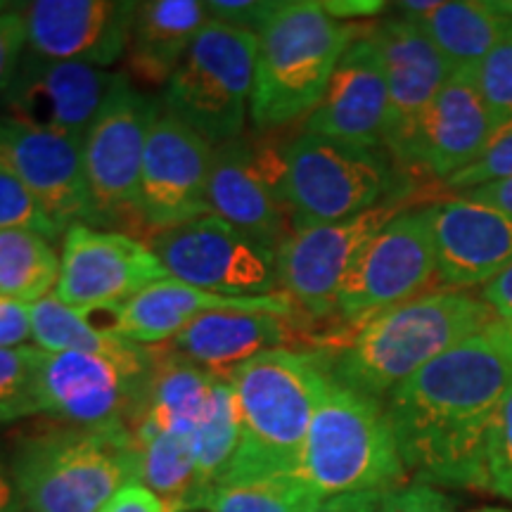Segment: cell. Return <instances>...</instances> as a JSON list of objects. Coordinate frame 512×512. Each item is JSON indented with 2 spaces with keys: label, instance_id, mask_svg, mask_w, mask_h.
I'll return each instance as SVG.
<instances>
[{
  "label": "cell",
  "instance_id": "6da1fadb",
  "mask_svg": "<svg viewBox=\"0 0 512 512\" xmlns=\"http://www.w3.org/2000/svg\"><path fill=\"white\" fill-rule=\"evenodd\" d=\"M512 389L496 323L434 358L382 401L413 482L489 491L486 441Z\"/></svg>",
  "mask_w": 512,
  "mask_h": 512
},
{
  "label": "cell",
  "instance_id": "7a4b0ae2",
  "mask_svg": "<svg viewBox=\"0 0 512 512\" xmlns=\"http://www.w3.org/2000/svg\"><path fill=\"white\" fill-rule=\"evenodd\" d=\"M496 320L479 294L437 287L349 332L328 373L344 387L384 401L427 363Z\"/></svg>",
  "mask_w": 512,
  "mask_h": 512
},
{
  "label": "cell",
  "instance_id": "3957f363",
  "mask_svg": "<svg viewBox=\"0 0 512 512\" xmlns=\"http://www.w3.org/2000/svg\"><path fill=\"white\" fill-rule=\"evenodd\" d=\"M330 380L318 354L278 349L230 375L240 408V444L219 486L297 475L313 411Z\"/></svg>",
  "mask_w": 512,
  "mask_h": 512
},
{
  "label": "cell",
  "instance_id": "277c9868",
  "mask_svg": "<svg viewBox=\"0 0 512 512\" xmlns=\"http://www.w3.org/2000/svg\"><path fill=\"white\" fill-rule=\"evenodd\" d=\"M356 38L354 27L330 17L323 3H280L256 46L249 105V121L256 131H275L309 117Z\"/></svg>",
  "mask_w": 512,
  "mask_h": 512
},
{
  "label": "cell",
  "instance_id": "5b68a950",
  "mask_svg": "<svg viewBox=\"0 0 512 512\" xmlns=\"http://www.w3.org/2000/svg\"><path fill=\"white\" fill-rule=\"evenodd\" d=\"M19 501L29 512H100L138 482L131 430L62 425L19 441L10 465Z\"/></svg>",
  "mask_w": 512,
  "mask_h": 512
},
{
  "label": "cell",
  "instance_id": "8992f818",
  "mask_svg": "<svg viewBox=\"0 0 512 512\" xmlns=\"http://www.w3.org/2000/svg\"><path fill=\"white\" fill-rule=\"evenodd\" d=\"M297 475L323 498L389 494L411 484L382 401L332 377L313 411Z\"/></svg>",
  "mask_w": 512,
  "mask_h": 512
},
{
  "label": "cell",
  "instance_id": "52a82bcc",
  "mask_svg": "<svg viewBox=\"0 0 512 512\" xmlns=\"http://www.w3.org/2000/svg\"><path fill=\"white\" fill-rule=\"evenodd\" d=\"M403 195L399 169L384 150L302 133L285 145L283 200L292 233L354 219Z\"/></svg>",
  "mask_w": 512,
  "mask_h": 512
},
{
  "label": "cell",
  "instance_id": "ba28073f",
  "mask_svg": "<svg viewBox=\"0 0 512 512\" xmlns=\"http://www.w3.org/2000/svg\"><path fill=\"white\" fill-rule=\"evenodd\" d=\"M155 363V349L128 339L110 351H46L38 377L41 413L81 430H131Z\"/></svg>",
  "mask_w": 512,
  "mask_h": 512
},
{
  "label": "cell",
  "instance_id": "9c48e42d",
  "mask_svg": "<svg viewBox=\"0 0 512 512\" xmlns=\"http://www.w3.org/2000/svg\"><path fill=\"white\" fill-rule=\"evenodd\" d=\"M259 36L209 19L164 86L162 110L219 147L242 136Z\"/></svg>",
  "mask_w": 512,
  "mask_h": 512
},
{
  "label": "cell",
  "instance_id": "30bf717a",
  "mask_svg": "<svg viewBox=\"0 0 512 512\" xmlns=\"http://www.w3.org/2000/svg\"><path fill=\"white\" fill-rule=\"evenodd\" d=\"M437 245L430 204L406 209L351 264L337 297V318L351 330L380 313L437 290Z\"/></svg>",
  "mask_w": 512,
  "mask_h": 512
},
{
  "label": "cell",
  "instance_id": "8fae6325",
  "mask_svg": "<svg viewBox=\"0 0 512 512\" xmlns=\"http://www.w3.org/2000/svg\"><path fill=\"white\" fill-rule=\"evenodd\" d=\"M157 112L159 105H155V100L133 88L131 81L121 74L81 140L93 223L119 226L124 219L143 223L138 214L140 169L147 133Z\"/></svg>",
  "mask_w": 512,
  "mask_h": 512
},
{
  "label": "cell",
  "instance_id": "7c38bea8",
  "mask_svg": "<svg viewBox=\"0 0 512 512\" xmlns=\"http://www.w3.org/2000/svg\"><path fill=\"white\" fill-rule=\"evenodd\" d=\"M152 252L169 278L228 297L283 294L278 283V254L247 238L219 216L183 223L150 235Z\"/></svg>",
  "mask_w": 512,
  "mask_h": 512
},
{
  "label": "cell",
  "instance_id": "4fadbf2b",
  "mask_svg": "<svg viewBox=\"0 0 512 512\" xmlns=\"http://www.w3.org/2000/svg\"><path fill=\"white\" fill-rule=\"evenodd\" d=\"M406 209L408 197L396 195L354 219L290 233L278 249V283L299 316L337 318L339 290L358 252Z\"/></svg>",
  "mask_w": 512,
  "mask_h": 512
},
{
  "label": "cell",
  "instance_id": "5bb4252c",
  "mask_svg": "<svg viewBox=\"0 0 512 512\" xmlns=\"http://www.w3.org/2000/svg\"><path fill=\"white\" fill-rule=\"evenodd\" d=\"M169 278L150 245L121 233L86 223L62 235L60 278L55 297L79 311L119 306L145 287Z\"/></svg>",
  "mask_w": 512,
  "mask_h": 512
},
{
  "label": "cell",
  "instance_id": "9a60e30c",
  "mask_svg": "<svg viewBox=\"0 0 512 512\" xmlns=\"http://www.w3.org/2000/svg\"><path fill=\"white\" fill-rule=\"evenodd\" d=\"M214 145L162 110L147 133L140 169L138 214L147 233L209 216Z\"/></svg>",
  "mask_w": 512,
  "mask_h": 512
},
{
  "label": "cell",
  "instance_id": "2e32d148",
  "mask_svg": "<svg viewBox=\"0 0 512 512\" xmlns=\"http://www.w3.org/2000/svg\"><path fill=\"white\" fill-rule=\"evenodd\" d=\"M370 38L380 48L387 76L384 152L392 157L396 169L411 171L422 119L453 72L432 38L411 17L387 19L373 29Z\"/></svg>",
  "mask_w": 512,
  "mask_h": 512
},
{
  "label": "cell",
  "instance_id": "e0dca14e",
  "mask_svg": "<svg viewBox=\"0 0 512 512\" xmlns=\"http://www.w3.org/2000/svg\"><path fill=\"white\" fill-rule=\"evenodd\" d=\"M121 74L24 55L3 107L8 119L83 140Z\"/></svg>",
  "mask_w": 512,
  "mask_h": 512
},
{
  "label": "cell",
  "instance_id": "ac0fdd59",
  "mask_svg": "<svg viewBox=\"0 0 512 512\" xmlns=\"http://www.w3.org/2000/svg\"><path fill=\"white\" fill-rule=\"evenodd\" d=\"M0 169L36 197L62 235L93 223L79 140L0 117Z\"/></svg>",
  "mask_w": 512,
  "mask_h": 512
},
{
  "label": "cell",
  "instance_id": "d6986e66",
  "mask_svg": "<svg viewBox=\"0 0 512 512\" xmlns=\"http://www.w3.org/2000/svg\"><path fill=\"white\" fill-rule=\"evenodd\" d=\"M138 3L124 0H34L22 5L31 55L110 67L126 53Z\"/></svg>",
  "mask_w": 512,
  "mask_h": 512
},
{
  "label": "cell",
  "instance_id": "ffe728a7",
  "mask_svg": "<svg viewBox=\"0 0 512 512\" xmlns=\"http://www.w3.org/2000/svg\"><path fill=\"white\" fill-rule=\"evenodd\" d=\"M437 278L446 290L484 287L512 266V216L453 195L430 204Z\"/></svg>",
  "mask_w": 512,
  "mask_h": 512
},
{
  "label": "cell",
  "instance_id": "44dd1931",
  "mask_svg": "<svg viewBox=\"0 0 512 512\" xmlns=\"http://www.w3.org/2000/svg\"><path fill=\"white\" fill-rule=\"evenodd\" d=\"M387 107V76L380 48L370 36H358L332 72L318 107L306 117L304 131L384 150Z\"/></svg>",
  "mask_w": 512,
  "mask_h": 512
},
{
  "label": "cell",
  "instance_id": "7402d4cb",
  "mask_svg": "<svg viewBox=\"0 0 512 512\" xmlns=\"http://www.w3.org/2000/svg\"><path fill=\"white\" fill-rule=\"evenodd\" d=\"M501 131L479 95L475 74L453 72L422 119L411 174L446 183L484 155Z\"/></svg>",
  "mask_w": 512,
  "mask_h": 512
},
{
  "label": "cell",
  "instance_id": "603a6c76",
  "mask_svg": "<svg viewBox=\"0 0 512 512\" xmlns=\"http://www.w3.org/2000/svg\"><path fill=\"white\" fill-rule=\"evenodd\" d=\"M268 311L278 316L299 318V311L285 294L268 297H228L200 290L174 278L145 287L136 297L119 306H110V330L128 342L152 347L159 342H171L176 335L211 311Z\"/></svg>",
  "mask_w": 512,
  "mask_h": 512
},
{
  "label": "cell",
  "instance_id": "cb8c5ba5",
  "mask_svg": "<svg viewBox=\"0 0 512 512\" xmlns=\"http://www.w3.org/2000/svg\"><path fill=\"white\" fill-rule=\"evenodd\" d=\"M209 214L219 216L278 254L290 238V216L256 164L252 140L235 138L214 147L209 178Z\"/></svg>",
  "mask_w": 512,
  "mask_h": 512
},
{
  "label": "cell",
  "instance_id": "d4e9b609",
  "mask_svg": "<svg viewBox=\"0 0 512 512\" xmlns=\"http://www.w3.org/2000/svg\"><path fill=\"white\" fill-rule=\"evenodd\" d=\"M299 339L297 318L268 311H211L166 342L188 361L214 377H230L266 351L292 349Z\"/></svg>",
  "mask_w": 512,
  "mask_h": 512
},
{
  "label": "cell",
  "instance_id": "484cf974",
  "mask_svg": "<svg viewBox=\"0 0 512 512\" xmlns=\"http://www.w3.org/2000/svg\"><path fill=\"white\" fill-rule=\"evenodd\" d=\"M209 19L200 0L138 3L126 46L128 72L147 86H166Z\"/></svg>",
  "mask_w": 512,
  "mask_h": 512
},
{
  "label": "cell",
  "instance_id": "4316f807",
  "mask_svg": "<svg viewBox=\"0 0 512 512\" xmlns=\"http://www.w3.org/2000/svg\"><path fill=\"white\" fill-rule=\"evenodd\" d=\"M399 15L418 22L432 43L444 55L451 72L475 74L484 57L496 48V43L510 29L512 19L498 15L489 3L470 0H406L396 5Z\"/></svg>",
  "mask_w": 512,
  "mask_h": 512
},
{
  "label": "cell",
  "instance_id": "83f0119b",
  "mask_svg": "<svg viewBox=\"0 0 512 512\" xmlns=\"http://www.w3.org/2000/svg\"><path fill=\"white\" fill-rule=\"evenodd\" d=\"M155 354L157 363L145 406L136 425L131 427L133 439L140 441L159 432L190 439L197 422L207 411L216 377L171 349H155Z\"/></svg>",
  "mask_w": 512,
  "mask_h": 512
},
{
  "label": "cell",
  "instance_id": "f1b7e54d",
  "mask_svg": "<svg viewBox=\"0 0 512 512\" xmlns=\"http://www.w3.org/2000/svg\"><path fill=\"white\" fill-rule=\"evenodd\" d=\"M138 484L155 494L166 512H192L207 505L188 437L152 434L136 441Z\"/></svg>",
  "mask_w": 512,
  "mask_h": 512
},
{
  "label": "cell",
  "instance_id": "f546056e",
  "mask_svg": "<svg viewBox=\"0 0 512 512\" xmlns=\"http://www.w3.org/2000/svg\"><path fill=\"white\" fill-rule=\"evenodd\" d=\"M240 444V408L230 377H216L211 389L207 411L197 422L195 432L190 434L192 456H195L197 479L207 496L219 489L221 479L226 477L235 451ZM207 508V505H204Z\"/></svg>",
  "mask_w": 512,
  "mask_h": 512
},
{
  "label": "cell",
  "instance_id": "4dcf8cb0",
  "mask_svg": "<svg viewBox=\"0 0 512 512\" xmlns=\"http://www.w3.org/2000/svg\"><path fill=\"white\" fill-rule=\"evenodd\" d=\"M60 256L43 235L0 230V297L34 304L55 292Z\"/></svg>",
  "mask_w": 512,
  "mask_h": 512
},
{
  "label": "cell",
  "instance_id": "1f68e13d",
  "mask_svg": "<svg viewBox=\"0 0 512 512\" xmlns=\"http://www.w3.org/2000/svg\"><path fill=\"white\" fill-rule=\"evenodd\" d=\"M31 339L48 354L64 351H110L126 339L114 335L93 311H79L62 304L55 294L31 304Z\"/></svg>",
  "mask_w": 512,
  "mask_h": 512
},
{
  "label": "cell",
  "instance_id": "d6a6232c",
  "mask_svg": "<svg viewBox=\"0 0 512 512\" xmlns=\"http://www.w3.org/2000/svg\"><path fill=\"white\" fill-rule=\"evenodd\" d=\"M323 496L299 475L219 486L204 512H309Z\"/></svg>",
  "mask_w": 512,
  "mask_h": 512
},
{
  "label": "cell",
  "instance_id": "836d02e7",
  "mask_svg": "<svg viewBox=\"0 0 512 512\" xmlns=\"http://www.w3.org/2000/svg\"><path fill=\"white\" fill-rule=\"evenodd\" d=\"M46 351L36 344L0 349V425L31 418L41 413L38 377Z\"/></svg>",
  "mask_w": 512,
  "mask_h": 512
},
{
  "label": "cell",
  "instance_id": "e575fe53",
  "mask_svg": "<svg viewBox=\"0 0 512 512\" xmlns=\"http://www.w3.org/2000/svg\"><path fill=\"white\" fill-rule=\"evenodd\" d=\"M475 81L486 107L494 114L498 126H512V24L496 48L484 57L475 72Z\"/></svg>",
  "mask_w": 512,
  "mask_h": 512
},
{
  "label": "cell",
  "instance_id": "d590c367",
  "mask_svg": "<svg viewBox=\"0 0 512 512\" xmlns=\"http://www.w3.org/2000/svg\"><path fill=\"white\" fill-rule=\"evenodd\" d=\"M0 230H29L46 240L62 238L36 197L3 169H0Z\"/></svg>",
  "mask_w": 512,
  "mask_h": 512
},
{
  "label": "cell",
  "instance_id": "8d00e7d4",
  "mask_svg": "<svg viewBox=\"0 0 512 512\" xmlns=\"http://www.w3.org/2000/svg\"><path fill=\"white\" fill-rule=\"evenodd\" d=\"M486 484L489 494L512 503V389L505 394L486 441Z\"/></svg>",
  "mask_w": 512,
  "mask_h": 512
},
{
  "label": "cell",
  "instance_id": "74e56055",
  "mask_svg": "<svg viewBox=\"0 0 512 512\" xmlns=\"http://www.w3.org/2000/svg\"><path fill=\"white\" fill-rule=\"evenodd\" d=\"M501 181H512V126L501 128L496 133V138L491 140V145L486 147L484 155L475 164H470L465 171H460L441 185L453 195H460V192Z\"/></svg>",
  "mask_w": 512,
  "mask_h": 512
},
{
  "label": "cell",
  "instance_id": "f35d334b",
  "mask_svg": "<svg viewBox=\"0 0 512 512\" xmlns=\"http://www.w3.org/2000/svg\"><path fill=\"white\" fill-rule=\"evenodd\" d=\"M27 48V24L22 12L10 8L0 12V95L8 93Z\"/></svg>",
  "mask_w": 512,
  "mask_h": 512
},
{
  "label": "cell",
  "instance_id": "ab89813d",
  "mask_svg": "<svg viewBox=\"0 0 512 512\" xmlns=\"http://www.w3.org/2000/svg\"><path fill=\"white\" fill-rule=\"evenodd\" d=\"M280 0H240V3H230V0H211L207 3L209 17L216 22L230 24L259 36L271 17L278 12Z\"/></svg>",
  "mask_w": 512,
  "mask_h": 512
},
{
  "label": "cell",
  "instance_id": "60d3db41",
  "mask_svg": "<svg viewBox=\"0 0 512 512\" xmlns=\"http://www.w3.org/2000/svg\"><path fill=\"white\" fill-rule=\"evenodd\" d=\"M377 512H456V501L437 486L411 482L384 494Z\"/></svg>",
  "mask_w": 512,
  "mask_h": 512
},
{
  "label": "cell",
  "instance_id": "b9f144b4",
  "mask_svg": "<svg viewBox=\"0 0 512 512\" xmlns=\"http://www.w3.org/2000/svg\"><path fill=\"white\" fill-rule=\"evenodd\" d=\"M31 339V304L0 297V349L24 347Z\"/></svg>",
  "mask_w": 512,
  "mask_h": 512
},
{
  "label": "cell",
  "instance_id": "7bdbcfd3",
  "mask_svg": "<svg viewBox=\"0 0 512 512\" xmlns=\"http://www.w3.org/2000/svg\"><path fill=\"white\" fill-rule=\"evenodd\" d=\"M100 512H166L162 501L143 484H128Z\"/></svg>",
  "mask_w": 512,
  "mask_h": 512
},
{
  "label": "cell",
  "instance_id": "ee69618b",
  "mask_svg": "<svg viewBox=\"0 0 512 512\" xmlns=\"http://www.w3.org/2000/svg\"><path fill=\"white\" fill-rule=\"evenodd\" d=\"M479 297L491 306V311L496 313L501 323L512 325V266L491 280V283H486Z\"/></svg>",
  "mask_w": 512,
  "mask_h": 512
},
{
  "label": "cell",
  "instance_id": "f6af8a7d",
  "mask_svg": "<svg viewBox=\"0 0 512 512\" xmlns=\"http://www.w3.org/2000/svg\"><path fill=\"white\" fill-rule=\"evenodd\" d=\"M384 494L366 491V494H342L323 498L316 508L309 512H377L382 505Z\"/></svg>",
  "mask_w": 512,
  "mask_h": 512
},
{
  "label": "cell",
  "instance_id": "bcb514c9",
  "mask_svg": "<svg viewBox=\"0 0 512 512\" xmlns=\"http://www.w3.org/2000/svg\"><path fill=\"white\" fill-rule=\"evenodd\" d=\"M458 197H465V200L484 204V207L498 209L503 211V214L512 216V181L482 185V188L460 192Z\"/></svg>",
  "mask_w": 512,
  "mask_h": 512
},
{
  "label": "cell",
  "instance_id": "7dc6e473",
  "mask_svg": "<svg viewBox=\"0 0 512 512\" xmlns=\"http://www.w3.org/2000/svg\"><path fill=\"white\" fill-rule=\"evenodd\" d=\"M323 8L330 17L344 22V19L349 17L380 15V12L387 8V3H377V0H328V3H323Z\"/></svg>",
  "mask_w": 512,
  "mask_h": 512
},
{
  "label": "cell",
  "instance_id": "c3c4849f",
  "mask_svg": "<svg viewBox=\"0 0 512 512\" xmlns=\"http://www.w3.org/2000/svg\"><path fill=\"white\" fill-rule=\"evenodd\" d=\"M19 508H22V501H19V491L10 467L0 463V512H19Z\"/></svg>",
  "mask_w": 512,
  "mask_h": 512
},
{
  "label": "cell",
  "instance_id": "681fc988",
  "mask_svg": "<svg viewBox=\"0 0 512 512\" xmlns=\"http://www.w3.org/2000/svg\"><path fill=\"white\" fill-rule=\"evenodd\" d=\"M486 3H489V8L498 12V15L512 19V0H486Z\"/></svg>",
  "mask_w": 512,
  "mask_h": 512
},
{
  "label": "cell",
  "instance_id": "f907efd6",
  "mask_svg": "<svg viewBox=\"0 0 512 512\" xmlns=\"http://www.w3.org/2000/svg\"><path fill=\"white\" fill-rule=\"evenodd\" d=\"M496 328H498V332H501L505 344H508L510 351H512V325H505V323H501V320H496Z\"/></svg>",
  "mask_w": 512,
  "mask_h": 512
},
{
  "label": "cell",
  "instance_id": "816d5d0a",
  "mask_svg": "<svg viewBox=\"0 0 512 512\" xmlns=\"http://www.w3.org/2000/svg\"><path fill=\"white\" fill-rule=\"evenodd\" d=\"M472 512H510L505 508H482V510H472Z\"/></svg>",
  "mask_w": 512,
  "mask_h": 512
},
{
  "label": "cell",
  "instance_id": "f5cc1de1",
  "mask_svg": "<svg viewBox=\"0 0 512 512\" xmlns=\"http://www.w3.org/2000/svg\"><path fill=\"white\" fill-rule=\"evenodd\" d=\"M8 8H10L8 3H0V12H3V10H8Z\"/></svg>",
  "mask_w": 512,
  "mask_h": 512
}]
</instances>
